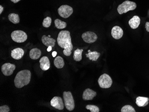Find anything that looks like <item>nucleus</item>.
<instances>
[{
  "label": "nucleus",
  "instance_id": "obj_1",
  "mask_svg": "<svg viewBox=\"0 0 149 112\" xmlns=\"http://www.w3.org/2000/svg\"><path fill=\"white\" fill-rule=\"evenodd\" d=\"M57 41L58 46L64 49L63 54L67 56H71L73 47L70 32L68 31H61L58 34Z\"/></svg>",
  "mask_w": 149,
  "mask_h": 112
},
{
  "label": "nucleus",
  "instance_id": "obj_2",
  "mask_svg": "<svg viewBox=\"0 0 149 112\" xmlns=\"http://www.w3.org/2000/svg\"><path fill=\"white\" fill-rule=\"evenodd\" d=\"M31 73L28 70H22L18 72L15 79V86L17 88H22L28 85L31 81Z\"/></svg>",
  "mask_w": 149,
  "mask_h": 112
},
{
  "label": "nucleus",
  "instance_id": "obj_3",
  "mask_svg": "<svg viewBox=\"0 0 149 112\" xmlns=\"http://www.w3.org/2000/svg\"><path fill=\"white\" fill-rule=\"evenodd\" d=\"M137 5L136 3L130 1H125L122 4L119 5L117 10L120 15H123L130 11L134 10L136 9Z\"/></svg>",
  "mask_w": 149,
  "mask_h": 112
},
{
  "label": "nucleus",
  "instance_id": "obj_4",
  "mask_svg": "<svg viewBox=\"0 0 149 112\" xmlns=\"http://www.w3.org/2000/svg\"><path fill=\"white\" fill-rule=\"evenodd\" d=\"M63 97L66 108L69 111H72L74 108V102L71 92H63Z\"/></svg>",
  "mask_w": 149,
  "mask_h": 112
},
{
  "label": "nucleus",
  "instance_id": "obj_5",
  "mask_svg": "<svg viewBox=\"0 0 149 112\" xmlns=\"http://www.w3.org/2000/svg\"><path fill=\"white\" fill-rule=\"evenodd\" d=\"M11 37L13 40L17 43L25 42L27 39V34L25 32L21 30L13 31L11 33Z\"/></svg>",
  "mask_w": 149,
  "mask_h": 112
},
{
  "label": "nucleus",
  "instance_id": "obj_6",
  "mask_svg": "<svg viewBox=\"0 0 149 112\" xmlns=\"http://www.w3.org/2000/svg\"><path fill=\"white\" fill-rule=\"evenodd\" d=\"M100 87L102 88H109L113 83L111 77L107 74H104L100 76L98 81Z\"/></svg>",
  "mask_w": 149,
  "mask_h": 112
},
{
  "label": "nucleus",
  "instance_id": "obj_7",
  "mask_svg": "<svg viewBox=\"0 0 149 112\" xmlns=\"http://www.w3.org/2000/svg\"><path fill=\"white\" fill-rule=\"evenodd\" d=\"M58 15L64 18L69 17L73 12V10L72 7L68 5H64L61 6L58 10Z\"/></svg>",
  "mask_w": 149,
  "mask_h": 112
},
{
  "label": "nucleus",
  "instance_id": "obj_8",
  "mask_svg": "<svg viewBox=\"0 0 149 112\" xmlns=\"http://www.w3.org/2000/svg\"><path fill=\"white\" fill-rule=\"evenodd\" d=\"M82 38L85 42L88 43H92L97 41V36L93 32L87 31L84 33L82 34Z\"/></svg>",
  "mask_w": 149,
  "mask_h": 112
},
{
  "label": "nucleus",
  "instance_id": "obj_9",
  "mask_svg": "<svg viewBox=\"0 0 149 112\" xmlns=\"http://www.w3.org/2000/svg\"><path fill=\"white\" fill-rule=\"evenodd\" d=\"M16 68L15 64L10 63H6L1 66V72L4 76H10L13 73Z\"/></svg>",
  "mask_w": 149,
  "mask_h": 112
},
{
  "label": "nucleus",
  "instance_id": "obj_10",
  "mask_svg": "<svg viewBox=\"0 0 149 112\" xmlns=\"http://www.w3.org/2000/svg\"><path fill=\"white\" fill-rule=\"evenodd\" d=\"M51 105L53 107L58 110H63L64 109L63 101L60 97H54L51 101Z\"/></svg>",
  "mask_w": 149,
  "mask_h": 112
},
{
  "label": "nucleus",
  "instance_id": "obj_11",
  "mask_svg": "<svg viewBox=\"0 0 149 112\" xmlns=\"http://www.w3.org/2000/svg\"><path fill=\"white\" fill-rule=\"evenodd\" d=\"M97 94V93L93 90L90 88H87L84 92L83 99L84 101L92 100L94 97H96Z\"/></svg>",
  "mask_w": 149,
  "mask_h": 112
},
{
  "label": "nucleus",
  "instance_id": "obj_12",
  "mask_svg": "<svg viewBox=\"0 0 149 112\" xmlns=\"http://www.w3.org/2000/svg\"><path fill=\"white\" fill-rule=\"evenodd\" d=\"M111 35L115 39H119L123 36V31L119 26H115L112 28Z\"/></svg>",
  "mask_w": 149,
  "mask_h": 112
},
{
  "label": "nucleus",
  "instance_id": "obj_13",
  "mask_svg": "<svg viewBox=\"0 0 149 112\" xmlns=\"http://www.w3.org/2000/svg\"><path fill=\"white\" fill-rule=\"evenodd\" d=\"M24 55V51L21 48H16L11 51L12 57L15 60H20L23 57Z\"/></svg>",
  "mask_w": 149,
  "mask_h": 112
},
{
  "label": "nucleus",
  "instance_id": "obj_14",
  "mask_svg": "<svg viewBox=\"0 0 149 112\" xmlns=\"http://www.w3.org/2000/svg\"><path fill=\"white\" fill-rule=\"evenodd\" d=\"M40 68L43 71H47L50 67V62L47 56H43L39 61Z\"/></svg>",
  "mask_w": 149,
  "mask_h": 112
},
{
  "label": "nucleus",
  "instance_id": "obj_15",
  "mask_svg": "<svg viewBox=\"0 0 149 112\" xmlns=\"http://www.w3.org/2000/svg\"><path fill=\"white\" fill-rule=\"evenodd\" d=\"M42 43L47 47H49L50 46L52 47H54L56 42V40L55 39L46 35L42 36Z\"/></svg>",
  "mask_w": 149,
  "mask_h": 112
},
{
  "label": "nucleus",
  "instance_id": "obj_16",
  "mask_svg": "<svg viewBox=\"0 0 149 112\" xmlns=\"http://www.w3.org/2000/svg\"><path fill=\"white\" fill-rule=\"evenodd\" d=\"M141 20L138 16H134L129 21V24L132 29H135L138 28L140 24Z\"/></svg>",
  "mask_w": 149,
  "mask_h": 112
},
{
  "label": "nucleus",
  "instance_id": "obj_17",
  "mask_svg": "<svg viewBox=\"0 0 149 112\" xmlns=\"http://www.w3.org/2000/svg\"><path fill=\"white\" fill-rule=\"evenodd\" d=\"M149 98L146 97H139L136 98V104L138 106L145 107L149 103Z\"/></svg>",
  "mask_w": 149,
  "mask_h": 112
},
{
  "label": "nucleus",
  "instance_id": "obj_18",
  "mask_svg": "<svg viewBox=\"0 0 149 112\" xmlns=\"http://www.w3.org/2000/svg\"><path fill=\"white\" fill-rule=\"evenodd\" d=\"M41 51L37 48H33L30 51V57L33 60L38 59L41 56Z\"/></svg>",
  "mask_w": 149,
  "mask_h": 112
},
{
  "label": "nucleus",
  "instance_id": "obj_19",
  "mask_svg": "<svg viewBox=\"0 0 149 112\" xmlns=\"http://www.w3.org/2000/svg\"><path fill=\"white\" fill-rule=\"evenodd\" d=\"M88 54H86V57L89 58V60L93 61H96L98 60V58H99L100 55V53L96 51L92 52L90 50H88Z\"/></svg>",
  "mask_w": 149,
  "mask_h": 112
},
{
  "label": "nucleus",
  "instance_id": "obj_20",
  "mask_svg": "<svg viewBox=\"0 0 149 112\" xmlns=\"http://www.w3.org/2000/svg\"><path fill=\"white\" fill-rule=\"evenodd\" d=\"M54 64L57 68H62L64 66V62L63 58L59 56L56 57L54 61Z\"/></svg>",
  "mask_w": 149,
  "mask_h": 112
},
{
  "label": "nucleus",
  "instance_id": "obj_21",
  "mask_svg": "<svg viewBox=\"0 0 149 112\" xmlns=\"http://www.w3.org/2000/svg\"><path fill=\"white\" fill-rule=\"evenodd\" d=\"M9 21L13 24H18L20 22V17L17 14L11 13L8 15Z\"/></svg>",
  "mask_w": 149,
  "mask_h": 112
},
{
  "label": "nucleus",
  "instance_id": "obj_22",
  "mask_svg": "<svg viewBox=\"0 0 149 112\" xmlns=\"http://www.w3.org/2000/svg\"><path fill=\"white\" fill-rule=\"evenodd\" d=\"M83 50V49H77L74 52L73 58L76 61H80L82 60V54Z\"/></svg>",
  "mask_w": 149,
  "mask_h": 112
},
{
  "label": "nucleus",
  "instance_id": "obj_23",
  "mask_svg": "<svg viewBox=\"0 0 149 112\" xmlns=\"http://www.w3.org/2000/svg\"><path fill=\"white\" fill-rule=\"evenodd\" d=\"M55 26L58 29H63L67 26V23L64 22L62 21L60 19H56L55 20Z\"/></svg>",
  "mask_w": 149,
  "mask_h": 112
},
{
  "label": "nucleus",
  "instance_id": "obj_24",
  "mask_svg": "<svg viewBox=\"0 0 149 112\" xmlns=\"http://www.w3.org/2000/svg\"><path fill=\"white\" fill-rule=\"evenodd\" d=\"M52 22V18L49 17H47L43 20V22H42V26L45 28H48L51 26Z\"/></svg>",
  "mask_w": 149,
  "mask_h": 112
},
{
  "label": "nucleus",
  "instance_id": "obj_25",
  "mask_svg": "<svg viewBox=\"0 0 149 112\" xmlns=\"http://www.w3.org/2000/svg\"><path fill=\"white\" fill-rule=\"evenodd\" d=\"M121 112H135L134 108L130 105H125L121 109Z\"/></svg>",
  "mask_w": 149,
  "mask_h": 112
},
{
  "label": "nucleus",
  "instance_id": "obj_26",
  "mask_svg": "<svg viewBox=\"0 0 149 112\" xmlns=\"http://www.w3.org/2000/svg\"><path fill=\"white\" fill-rule=\"evenodd\" d=\"M86 108L88 110H90L91 112H99V108L96 105H86Z\"/></svg>",
  "mask_w": 149,
  "mask_h": 112
},
{
  "label": "nucleus",
  "instance_id": "obj_27",
  "mask_svg": "<svg viewBox=\"0 0 149 112\" xmlns=\"http://www.w3.org/2000/svg\"><path fill=\"white\" fill-rule=\"evenodd\" d=\"M10 109L8 105H4L0 107V112H10Z\"/></svg>",
  "mask_w": 149,
  "mask_h": 112
},
{
  "label": "nucleus",
  "instance_id": "obj_28",
  "mask_svg": "<svg viewBox=\"0 0 149 112\" xmlns=\"http://www.w3.org/2000/svg\"><path fill=\"white\" fill-rule=\"evenodd\" d=\"M145 27L146 28V31L149 32V22H146V23Z\"/></svg>",
  "mask_w": 149,
  "mask_h": 112
},
{
  "label": "nucleus",
  "instance_id": "obj_29",
  "mask_svg": "<svg viewBox=\"0 0 149 112\" xmlns=\"http://www.w3.org/2000/svg\"><path fill=\"white\" fill-rule=\"evenodd\" d=\"M3 10H4V8H3V6H2L1 5L0 6V15H1L2 14V12L3 11Z\"/></svg>",
  "mask_w": 149,
  "mask_h": 112
},
{
  "label": "nucleus",
  "instance_id": "obj_30",
  "mask_svg": "<svg viewBox=\"0 0 149 112\" xmlns=\"http://www.w3.org/2000/svg\"><path fill=\"white\" fill-rule=\"evenodd\" d=\"M57 54V53L56 51H53L52 53V55L53 57H56V56Z\"/></svg>",
  "mask_w": 149,
  "mask_h": 112
},
{
  "label": "nucleus",
  "instance_id": "obj_31",
  "mask_svg": "<svg viewBox=\"0 0 149 112\" xmlns=\"http://www.w3.org/2000/svg\"><path fill=\"white\" fill-rule=\"evenodd\" d=\"M12 2H13L14 3H17L19 2L21 0H10Z\"/></svg>",
  "mask_w": 149,
  "mask_h": 112
},
{
  "label": "nucleus",
  "instance_id": "obj_32",
  "mask_svg": "<svg viewBox=\"0 0 149 112\" xmlns=\"http://www.w3.org/2000/svg\"><path fill=\"white\" fill-rule=\"evenodd\" d=\"M52 47L51 46H50V47H48V48H47V51L48 52H50L51 51H52Z\"/></svg>",
  "mask_w": 149,
  "mask_h": 112
},
{
  "label": "nucleus",
  "instance_id": "obj_33",
  "mask_svg": "<svg viewBox=\"0 0 149 112\" xmlns=\"http://www.w3.org/2000/svg\"><path fill=\"white\" fill-rule=\"evenodd\" d=\"M48 37H51V36H50V35H48Z\"/></svg>",
  "mask_w": 149,
  "mask_h": 112
}]
</instances>
